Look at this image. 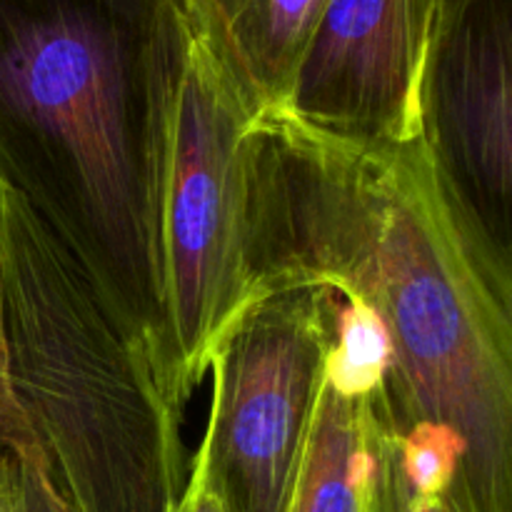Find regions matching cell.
Segmentation results:
<instances>
[{
  "instance_id": "6da1fadb",
  "label": "cell",
  "mask_w": 512,
  "mask_h": 512,
  "mask_svg": "<svg viewBox=\"0 0 512 512\" xmlns=\"http://www.w3.org/2000/svg\"><path fill=\"white\" fill-rule=\"evenodd\" d=\"M248 268L255 295H358L393 345V430L443 425L465 445L445 503L512 512V308L480 273L420 138L355 145L265 110L250 123Z\"/></svg>"
},
{
  "instance_id": "7a4b0ae2",
  "label": "cell",
  "mask_w": 512,
  "mask_h": 512,
  "mask_svg": "<svg viewBox=\"0 0 512 512\" xmlns=\"http://www.w3.org/2000/svg\"><path fill=\"white\" fill-rule=\"evenodd\" d=\"M185 0H0V185L68 248L153 368Z\"/></svg>"
},
{
  "instance_id": "3957f363",
  "label": "cell",
  "mask_w": 512,
  "mask_h": 512,
  "mask_svg": "<svg viewBox=\"0 0 512 512\" xmlns=\"http://www.w3.org/2000/svg\"><path fill=\"white\" fill-rule=\"evenodd\" d=\"M38 453L73 512H173L180 420L143 350L48 225L0 185V443Z\"/></svg>"
},
{
  "instance_id": "277c9868",
  "label": "cell",
  "mask_w": 512,
  "mask_h": 512,
  "mask_svg": "<svg viewBox=\"0 0 512 512\" xmlns=\"http://www.w3.org/2000/svg\"><path fill=\"white\" fill-rule=\"evenodd\" d=\"M255 110L190 30L165 178L163 340L153 378L183 418L223 330L255 298L248 268V150Z\"/></svg>"
},
{
  "instance_id": "5b68a950",
  "label": "cell",
  "mask_w": 512,
  "mask_h": 512,
  "mask_svg": "<svg viewBox=\"0 0 512 512\" xmlns=\"http://www.w3.org/2000/svg\"><path fill=\"white\" fill-rule=\"evenodd\" d=\"M338 295L258 293L210 353L213 400L200 440L225 512H285L315 418Z\"/></svg>"
},
{
  "instance_id": "8992f818",
  "label": "cell",
  "mask_w": 512,
  "mask_h": 512,
  "mask_svg": "<svg viewBox=\"0 0 512 512\" xmlns=\"http://www.w3.org/2000/svg\"><path fill=\"white\" fill-rule=\"evenodd\" d=\"M418 138L480 273L512 308V0H445L418 83Z\"/></svg>"
},
{
  "instance_id": "52a82bcc",
  "label": "cell",
  "mask_w": 512,
  "mask_h": 512,
  "mask_svg": "<svg viewBox=\"0 0 512 512\" xmlns=\"http://www.w3.org/2000/svg\"><path fill=\"white\" fill-rule=\"evenodd\" d=\"M428 33L413 0H328L283 113L345 143H410Z\"/></svg>"
},
{
  "instance_id": "ba28073f",
  "label": "cell",
  "mask_w": 512,
  "mask_h": 512,
  "mask_svg": "<svg viewBox=\"0 0 512 512\" xmlns=\"http://www.w3.org/2000/svg\"><path fill=\"white\" fill-rule=\"evenodd\" d=\"M400 443L375 395H340L323 380L285 512H413Z\"/></svg>"
},
{
  "instance_id": "9c48e42d",
  "label": "cell",
  "mask_w": 512,
  "mask_h": 512,
  "mask_svg": "<svg viewBox=\"0 0 512 512\" xmlns=\"http://www.w3.org/2000/svg\"><path fill=\"white\" fill-rule=\"evenodd\" d=\"M328 0H185L195 38L255 113L283 110Z\"/></svg>"
},
{
  "instance_id": "30bf717a",
  "label": "cell",
  "mask_w": 512,
  "mask_h": 512,
  "mask_svg": "<svg viewBox=\"0 0 512 512\" xmlns=\"http://www.w3.org/2000/svg\"><path fill=\"white\" fill-rule=\"evenodd\" d=\"M390 365L393 345L383 320L363 298L343 295L335 308L325 383L340 395H375L385 388Z\"/></svg>"
},
{
  "instance_id": "8fae6325",
  "label": "cell",
  "mask_w": 512,
  "mask_h": 512,
  "mask_svg": "<svg viewBox=\"0 0 512 512\" xmlns=\"http://www.w3.org/2000/svg\"><path fill=\"white\" fill-rule=\"evenodd\" d=\"M400 468L413 503L445 500L463 468L465 445L443 425H415L400 435Z\"/></svg>"
},
{
  "instance_id": "7c38bea8",
  "label": "cell",
  "mask_w": 512,
  "mask_h": 512,
  "mask_svg": "<svg viewBox=\"0 0 512 512\" xmlns=\"http://www.w3.org/2000/svg\"><path fill=\"white\" fill-rule=\"evenodd\" d=\"M10 450L15 463V490H18V512H73L68 500L53 483L30 445L25 443H0Z\"/></svg>"
},
{
  "instance_id": "4fadbf2b",
  "label": "cell",
  "mask_w": 512,
  "mask_h": 512,
  "mask_svg": "<svg viewBox=\"0 0 512 512\" xmlns=\"http://www.w3.org/2000/svg\"><path fill=\"white\" fill-rule=\"evenodd\" d=\"M173 512H225L220 505L218 495L210 488L208 475H205V463L200 450L193 458V470H190L188 480H185L183 495H180L178 505Z\"/></svg>"
},
{
  "instance_id": "5bb4252c",
  "label": "cell",
  "mask_w": 512,
  "mask_h": 512,
  "mask_svg": "<svg viewBox=\"0 0 512 512\" xmlns=\"http://www.w3.org/2000/svg\"><path fill=\"white\" fill-rule=\"evenodd\" d=\"M0 512H18V490H15V463L5 445H0Z\"/></svg>"
},
{
  "instance_id": "9a60e30c",
  "label": "cell",
  "mask_w": 512,
  "mask_h": 512,
  "mask_svg": "<svg viewBox=\"0 0 512 512\" xmlns=\"http://www.w3.org/2000/svg\"><path fill=\"white\" fill-rule=\"evenodd\" d=\"M443 3H445V0H413V8L418 10L420 20H423V23L428 25V30H430V23H433L435 13H438V8Z\"/></svg>"
},
{
  "instance_id": "2e32d148",
  "label": "cell",
  "mask_w": 512,
  "mask_h": 512,
  "mask_svg": "<svg viewBox=\"0 0 512 512\" xmlns=\"http://www.w3.org/2000/svg\"><path fill=\"white\" fill-rule=\"evenodd\" d=\"M413 512H455L445 500H425V503H418Z\"/></svg>"
}]
</instances>
